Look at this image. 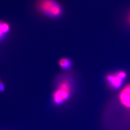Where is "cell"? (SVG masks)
I'll return each instance as SVG.
<instances>
[{
	"mask_svg": "<svg viewBox=\"0 0 130 130\" xmlns=\"http://www.w3.org/2000/svg\"><path fill=\"white\" fill-rule=\"evenodd\" d=\"M59 65L64 69H68L71 67V62L68 58H63L59 61Z\"/></svg>",
	"mask_w": 130,
	"mask_h": 130,
	"instance_id": "6",
	"label": "cell"
},
{
	"mask_svg": "<svg viewBox=\"0 0 130 130\" xmlns=\"http://www.w3.org/2000/svg\"><path fill=\"white\" fill-rule=\"evenodd\" d=\"M10 26L9 24L6 22L0 21V40L5 37L7 33L9 32Z\"/></svg>",
	"mask_w": 130,
	"mask_h": 130,
	"instance_id": "5",
	"label": "cell"
},
{
	"mask_svg": "<svg viewBox=\"0 0 130 130\" xmlns=\"http://www.w3.org/2000/svg\"><path fill=\"white\" fill-rule=\"evenodd\" d=\"M35 8L38 13L49 19H58L63 14V8L57 0H37Z\"/></svg>",
	"mask_w": 130,
	"mask_h": 130,
	"instance_id": "1",
	"label": "cell"
},
{
	"mask_svg": "<svg viewBox=\"0 0 130 130\" xmlns=\"http://www.w3.org/2000/svg\"><path fill=\"white\" fill-rule=\"evenodd\" d=\"M5 87L4 84L3 83L2 81L0 79V91L3 92L5 90Z\"/></svg>",
	"mask_w": 130,
	"mask_h": 130,
	"instance_id": "7",
	"label": "cell"
},
{
	"mask_svg": "<svg viewBox=\"0 0 130 130\" xmlns=\"http://www.w3.org/2000/svg\"><path fill=\"white\" fill-rule=\"evenodd\" d=\"M126 77L125 72L121 71L114 74L108 75L106 78L111 87L114 89H118L121 86Z\"/></svg>",
	"mask_w": 130,
	"mask_h": 130,
	"instance_id": "3",
	"label": "cell"
},
{
	"mask_svg": "<svg viewBox=\"0 0 130 130\" xmlns=\"http://www.w3.org/2000/svg\"><path fill=\"white\" fill-rule=\"evenodd\" d=\"M128 20H129V22H130V14L129 15V18H128Z\"/></svg>",
	"mask_w": 130,
	"mask_h": 130,
	"instance_id": "8",
	"label": "cell"
},
{
	"mask_svg": "<svg viewBox=\"0 0 130 130\" xmlns=\"http://www.w3.org/2000/svg\"><path fill=\"white\" fill-rule=\"evenodd\" d=\"M71 85L68 79H63L53 94V100L57 105H60L67 101L71 94Z\"/></svg>",
	"mask_w": 130,
	"mask_h": 130,
	"instance_id": "2",
	"label": "cell"
},
{
	"mask_svg": "<svg viewBox=\"0 0 130 130\" xmlns=\"http://www.w3.org/2000/svg\"><path fill=\"white\" fill-rule=\"evenodd\" d=\"M121 104L127 108H130V84L126 85L119 94Z\"/></svg>",
	"mask_w": 130,
	"mask_h": 130,
	"instance_id": "4",
	"label": "cell"
}]
</instances>
